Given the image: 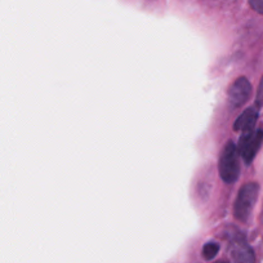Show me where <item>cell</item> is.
<instances>
[{
	"label": "cell",
	"mask_w": 263,
	"mask_h": 263,
	"mask_svg": "<svg viewBox=\"0 0 263 263\" xmlns=\"http://www.w3.org/2000/svg\"><path fill=\"white\" fill-rule=\"evenodd\" d=\"M239 150L234 142L230 141L223 147L219 158L218 171L222 181L226 183H234L237 181L240 174V163H239Z\"/></svg>",
	"instance_id": "1"
},
{
	"label": "cell",
	"mask_w": 263,
	"mask_h": 263,
	"mask_svg": "<svg viewBox=\"0 0 263 263\" xmlns=\"http://www.w3.org/2000/svg\"><path fill=\"white\" fill-rule=\"evenodd\" d=\"M258 192H259V186L255 182L245 183L239 190L234 206V214L239 221L244 222L249 218L250 213L254 208L255 201H257Z\"/></svg>",
	"instance_id": "2"
},
{
	"label": "cell",
	"mask_w": 263,
	"mask_h": 263,
	"mask_svg": "<svg viewBox=\"0 0 263 263\" xmlns=\"http://www.w3.org/2000/svg\"><path fill=\"white\" fill-rule=\"evenodd\" d=\"M263 142V129H252V130L244 132L240 137L237 150L241 155L242 160L247 164H250L253 159L257 155L258 150L260 148Z\"/></svg>",
	"instance_id": "3"
},
{
	"label": "cell",
	"mask_w": 263,
	"mask_h": 263,
	"mask_svg": "<svg viewBox=\"0 0 263 263\" xmlns=\"http://www.w3.org/2000/svg\"><path fill=\"white\" fill-rule=\"evenodd\" d=\"M252 95V84L247 78H239L229 88V102L232 107H240L249 100Z\"/></svg>",
	"instance_id": "4"
},
{
	"label": "cell",
	"mask_w": 263,
	"mask_h": 263,
	"mask_svg": "<svg viewBox=\"0 0 263 263\" xmlns=\"http://www.w3.org/2000/svg\"><path fill=\"white\" fill-rule=\"evenodd\" d=\"M231 258L234 263H255V255L244 237H235L231 241Z\"/></svg>",
	"instance_id": "5"
},
{
	"label": "cell",
	"mask_w": 263,
	"mask_h": 263,
	"mask_svg": "<svg viewBox=\"0 0 263 263\" xmlns=\"http://www.w3.org/2000/svg\"><path fill=\"white\" fill-rule=\"evenodd\" d=\"M258 120V107L254 106V107H249L236 119L234 124V129L237 132H244L252 130V129L255 128V123Z\"/></svg>",
	"instance_id": "6"
},
{
	"label": "cell",
	"mask_w": 263,
	"mask_h": 263,
	"mask_svg": "<svg viewBox=\"0 0 263 263\" xmlns=\"http://www.w3.org/2000/svg\"><path fill=\"white\" fill-rule=\"evenodd\" d=\"M219 252V245L214 241H209L206 242L205 245L203 247V257L205 258L206 260H211L218 254Z\"/></svg>",
	"instance_id": "7"
},
{
	"label": "cell",
	"mask_w": 263,
	"mask_h": 263,
	"mask_svg": "<svg viewBox=\"0 0 263 263\" xmlns=\"http://www.w3.org/2000/svg\"><path fill=\"white\" fill-rule=\"evenodd\" d=\"M255 106H257L258 108L263 106V78L259 83V87H258L257 97H255Z\"/></svg>",
	"instance_id": "8"
},
{
	"label": "cell",
	"mask_w": 263,
	"mask_h": 263,
	"mask_svg": "<svg viewBox=\"0 0 263 263\" xmlns=\"http://www.w3.org/2000/svg\"><path fill=\"white\" fill-rule=\"evenodd\" d=\"M249 6L252 7L253 11L263 14V0H249Z\"/></svg>",
	"instance_id": "9"
},
{
	"label": "cell",
	"mask_w": 263,
	"mask_h": 263,
	"mask_svg": "<svg viewBox=\"0 0 263 263\" xmlns=\"http://www.w3.org/2000/svg\"><path fill=\"white\" fill-rule=\"evenodd\" d=\"M216 263H227V262H224V260H218V262H216Z\"/></svg>",
	"instance_id": "10"
}]
</instances>
